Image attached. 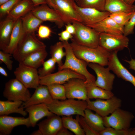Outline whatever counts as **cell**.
<instances>
[{
    "label": "cell",
    "instance_id": "60d3db41",
    "mask_svg": "<svg viewBox=\"0 0 135 135\" xmlns=\"http://www.w3.org/2000/svg\"><path fill=\"white\" fill-rule=\"evenodd\" d=\"M135 26V11L128 22L124 27L123 35L127 36L133 34Z\"/></svg>",
    "mask_w": 135,
    "mask_h": 135
},
{
    "label": "cell",
    "instance_id": "836d02e7",
    "mask_svg": "<svg viewBox=\"0 0 135 135\" xmlns=\"http://www.w3.org/2000/svg\"><path fill=\"white\" fill-rule=\"evenodd\" d=\"M47 86L54 100H63L66 99V90L64 84H54Z\"/></svg>",
    "mask_w": 135,
    "mask_h": 135
},
{
    "label": "cell",
    "instance_id": "8992f818",
    "mask_svg": "<svg viewBox=\"0 0 135 135\" xmlns=\"http://www.w3.org/2000/svg\"><path fill=\"white\" fill-rule=\"evenodd\" d=\"M103 117L106 127H111L118 130H128L130 128L134 116L131 112L118 108L109 116Z\"/></svg>",
    "mask_w": 135,
    "mask_h": 135
},
{
    "label": "cell",
    "instance_id": "277c9868",
    "mask_svg": "<svg viewBox=\"0 0 135 135\" xmlns=\"http://www.w3.org/2000/svg\"><path fill=\"white\" fill-rule=\"evenodd\" d=\"M46 47L45 44L37 38L35 32L24 33L12 54L15 60L21 63L30 54Z\"/></svg>",
    "mask_w": 135,
    "mask_h": 135
},
{
    "label": "cell",
    "instance_id": "11a10c76",
    "mask_svg": "<svg viewBox=\"0 0 135 135\" xmlns=\"http://www.w3.org/2000/svg\"><path fill=\"white\" fill-rule=\"evenodd\" d=\"M10 0H0V5Z\"/></svg>",
    "mask_w": 135,
    "mask_h": 135
},
{
    "label": "cell",
    "instance_id": "5bb4252c",
    "mask_svg": "<svg viewBox=\"0 0 135 135\" xmlns=\"http://www.w3.org/2000/svg\"><path fill=\"white\" fill-rule=\"evenodd\" d=\"M85 81L82 79L73 78L64 84L66 98L86 101L88 98Z\"/></svg>",
    "mask_w": 135,
    "mask_h": 135
},
{
    "label": "cell",
    "instance_id": "e0dca14e",
    "mask_svg": "<svg viewBox=\"0 0 135 135\" xmlns=\"http://www.w3.org/2000/svg\"><path fill=\"white\" fill-rule=\"evenodd\" d=\"M118 52L110 53L108 67L118 78L130 82L135 87V77L125 67L120 61L117 56Z\"/></svg>",
    "mask_w": 135,
    "mask_h": 135
},
{
    "label": "cell",
    "instance_id": "4fadbf2b",
    "mask_svg": "<svg viewBox=\"0 0 135 135\" xmlns=\"http://www.w3.org/2000/svg\"><path fill=\"white\" fill-rule=\"evenodd\" d=\"M79 78L86 80L82 75L68 69H64L53 74L40 78V84L48 86L54 84H64L70 79Z\"/></svg>",
    "mask_w": 135,
    "mask_h": 135
},
{
    "label": "cell",
    "instance_id": "ffe728a7",
    "mask_svg": "<svg viewBox=\"0 0 135 135\" xmlns=\"http://www.w3.org/2000/svg\"><path fill=\"white\" fill-rule=\"evenodd\" d=\"M38 125L42 135H56L63 126L62 118L55 114L47 117Z\"/></svg>",
    "mask_w": 135,
    "mask_h": 135
},
{
    "label": "cell",
    "instance_id": "c3c4849f",
    "mask_svg": "<svg viewBox=\"0 0 135 135\" xmlns=\"http://www.w3.org/2000/svg\"><path fill=\"white\" fill-rule=\"evenodd\" d=\"M34 5V7L37 6L41 4H47L46 0H31Z\"/></svg>",
    "mask_w": 135,
    "mask_h": 135
},
{
    "label": "cell",
    "instance_id": "44dd1931",
    "mask_svg": "<svg viewBox=\"0 0 135 135\" xmlns=\"http://www.w3.org/2000/svg\"><path fill=\"white\" fill-rule=\"evenodd\" d=\"M99 33H105L116 35L123 34L124 28L117 23L109 16L94 24L88 26Z\"/></svg>",
    "mask_w": 135,
    "mask_h": 135
},
{
    "label": "cell",
    "instance_id": "b9f144b4",
    "mask_svg": "<svg viewBox=\"0 0 135 135\" xmlns=\"http://www.w3.org/2000/svg\"><path fill=\"white\" fill-rule=\"evenodd\" d=\"M12 55V54L5 52L2 50L0 51V63H4L8 69L10 70H12V68L13 61L10 60L11 56Z\"/></svg>",
    "mask_w": 135,
    "mask_h": 135
},
{
    "label": "cell",
    "instance_id": "ba28073f",
    "mask_svg": "<svg viewBox=\"0 0 135 135\" xmlns=\"http://www.w3.org/2000/svg\"><path fill=\"white\" fill-rule=\"evenodd\" d=\"M54 5V9L60 15L65 24L74 22H82L80 16L76 8L74 0H51Z\"/></svg>",
    "mask_w": 135,
    "mask_h": 135
},
{
    "label": "cell",
    "instance_id": "8d00e7d4",
    "mask_svg": "<svg viewBox=\"0 0 135 135\" xmlns=\"http://www.w3.org/2000/svg\"><path fill=\"white\" fill-rule=\"evenodd\" d=\"M56 63V61L52 58L44 61L42 64V67L38 70L40 78L52 74L55 68Z\"/></svg>",
    "mask_w": 135,
    "mask_h": 135
},
{
    "label": "cell",
    "instance_id": "9a60e30c",
    "mask_svg": "<svg viewBox=\"0 0 135 135\" xmlns=\"http://www.w3.org/2000/svg\"><path fill=\"white\" fill-rule=\"evenodd\" d=\"M31 12L43 22L48 21L54 23L59 28H62L65 24L59 14L47 4L35 7Z\"/></svg>",
    "mask_w": 135,
    "mask_h": 135
},
{
    "label": "cell",
    "instance_id": "7a4b0ae2",
    "mask_svg": "<svg viewBox=\"0 0 135 135\" xmlns=\"http://www.w3.org/2000/svg\"><path fill=\"white\" fill-rule=\"evenodd\" d=\"M47 106L52 113L59 116L79 115L84 117V110L87 108L86 101L68 98L63 100H54Z\"/></svg>",
    "mask_w": 135,
    "mask_h": 135
},
{
    "label": "cell",
    "instance_id": "d6986e66",
    "mask_svg": "<svg viewBox=\"0 0 135 135\" xmlns=\"http://www.w3.org/2000/svg\"><path fill=\"white\" fill-rule=\"evenodd\" d=\"M35 89L30 98L26 102H23L21 107L25 108L31 105L42 103L48 105L54 100L47 86L40 84Z\"/></svg>",
    "mask_w": 135,
    "mask_h": 135
},
{
    "label": "cell",
    "instance_id": "cb8c5ba5",
    "mask_svg": "<svg viewBox=\"0 0 135 135\" xmlns=\"http://www.w3.org/2000/svg\"><path fill=\"white\" fill-rule=\"evenodd\" d=\"M34 7L31 0H21L15 5L7 17L17 20L31 11Z\"/></svg>",
    "mask_w": 135,
    "mask_h": 135
},
{
    "label": "cell",
    "instance_id": "ac0fdd59",
    "mask_svg": "<svg viewBox=\"0 0 135 135\" xmlns=\"http://www.w3.org/2000/svg\"><path fill=\"white\" fill-rule=\"evenodd\" d=\"M24 125L27 128L31 126L29 118L14 117L8 115L0 116V134L9 135L14 128L20 125Z\"/></svg>",
    "mask_w": 135,
    "mask_h": 135
},
{
    "label": "cell",
    "instance_id": "e575fe53",
    "mask_svg": "<svg viewBox=\"0 0 135 135\" xmlns=\"http://www.w3.org/2000/svg\"><path fill=\"white\" fill-rule=\"evenodd\" d=\"M106 0H77V5L81 8H90L101 11H106L105 5Z\"/></svg>",
    "mask_w": 135,
    "mask_h": 135
},
{
    "label": "cell",
    "instance_id": "603a6c76",
    "mask_svg": "<svg viewBox=\"0 0 135 135\" xmlns=\"http://www.w3.org/2000/svg\"><path fill=\"white\" fill-rule=\"evenodd\" d=\"M17 20L6 17L0 22V49L4 52L8 47L14 24Z\"/></svg>",
    "mask_w": 135,
    "mask_h": 135
},
{
    "label": "cell",
    "instance_id": "bcb514c9",
    "mask_svg": "<svg viewBox=\"0 0 135 135\" xmlns=\"http://www.w3.org/2000/svg\"><path fill=\"white\" fill-rule=\"evenodd\" d=\"M67 128L62 127L59 130L56 135H72L73 134L69 131Z\"/></svg>",
    "mask_w": 135,
    "mask_h": 135
},
{
    "label": "cell",
    "instance_id": "681fc988",
    "mask_svg": "<svg viewBox=\"0 0 135 135\" xmlns=\"http://www.w3.org/2000/svg\"><path fill=\"white\" fill-rule=\"evenodd\" d=\"M0 73L5 76L7 77L8 74L6 70L2 67L0 66Z\"/></svg>",
    "mask_w": 135,
    "mask_h": 135
},
{
    "label": "cell",
    "instance_id": "f1b7e54d",
    "mask_svg": "<svg viewBox=\"0 0 135 135\" xmlns=\"http://www.w3.org/2000/svg\"><path fill=\"white\" fill-rule=\"evenodd\" d=\"M84 112V118L85 121L94 130L99 133L106 128L102 117L96 113H94L87 108L85 110Z\"/></svg>",
    "mask_w": 135,
    "mask_h": 135
},
{
    "label": "cell",
    "instance_id": "52a82bcc",
    "mask_svg": "<svg viewBox=\"0 0 135 135\" xmlns=\"http://www.w3.org/2000/svg\"><path fill=\"white\" fill-rule=\"evenodd\" d=\"M3 95L8 100L23 102L27 101L31 96L28 88L16 78L6 83Z\"/></svg>",
    "mask_w": 135,
    "mask_h": 135
},
{
    "label": "cell",
    "instance_id": "484cf974",
    "mask_svg": "<svg viewBox=\"0 0 135 135\" xmlns=\"http://www.w3.org/2000/svg\"><path fill=\"white\" fill-rule=\"evenodd\" d=\"M47 55L46 48L41 49L29 54L21 63L27 66L37 69L42 65Z\"/></svg>",
    "mask_w": 135,
    "mask_h": 135
},
{
    "label": "cell",
    "instance_id": "7dc6e473",
    "mask_svg": "<svg viewBox=\"0 0 135 135\" xmlns=\"http://www.w3.org/2000/svg\"><path fill=\"white\" fill-rule=\"evenodd\" d=\"M125 62H127L129 64V68L130 69H132L135 71V59L131 58L130 60H124Z\"/></svg>",
    "mask_w": 135,
    "mask_h": 135
},
{
    "label": "cell",
    "instance_id": "816d5d0a",
    "mask_svg": "<svg viewBox=\"0 0 135 135\" xmlns=\"http://www.w3.org/2000/svg\"><path fill=\"white\" fill-rule=\"evenodd\" d=\"M128 135H135V128L129 129Z\"/></svg>",
    "mask_w": 135,
    "mask_h": 135
},
{
    "label": "cell",
    "instance_id": "ab89813d",
    "mask_svg": "<svg viewBox=\"0 0 135 135\" xmlns=\"http://www.w3.org/2000/svg\"><path fill=\"white\" fill-rule=\"evenodd\" d=\"M78 120L81 127L86 135H99L98 132L92 129L87 124L83 116L78 115Z\"/></svg>",
    "mask_w": 135,
    "mask_h": 135
},
{
    "label": "cell",
    "instance_id": "7c38bea8",
    "mask_svg": "<svg viewBox=\"0 0 135 135\" xmlns=\"http://www.w3.org/2000/svg\"><path fill=\"white\" fill-rule=\"evenodd\" d=\"M88 66L96 74L97 78L94 82L95 85L104 90L111 91L115 76L110 72L109 68L108 67L105 68L95 63H89Z\"/></svg>",
    "mask_w": 135,
    "mask_h": 135
},
{
    "label": "cell",
    "instance_id": "3957f363",
    "mask_svg": "<svg viewBox=\"0 0 135 135\" xmlns=\"http://www.w3.org/2000/svg\"><path fill=\"white\" fill-rule=\"evenodd\" d=\"M63 42L66 53V59L58 70L64 69H70L84 76L86 78V84L94 83L96 80L95 77L90 73L87 69L88 63L76 56L68 41Z\"/></svg>",
    "mask_w": 135,
    "mask_h": 135
},
{
    "label": "cell",
    "instance_id": "d4e9b609",
    "mask_svg": "<svg viewBox=\"0 0 135 135\" xmlns=\"http://www.w3.org/2000/svg\"><path fill=\"white\" fill-rule=\"evenodd\" d=\"M23 102L22 101H0V115H8L16 113L24 116H26L27 112L21 107Z\"/></svg>",
    "mask_w": 135,
    "mask_h": 135
},
{
    "label": "cell",
    "instance_id": "7bdbcfd3",
    "mask_svg": "<svg viewBox=\"0 0 135 135\" xmlns=\"http://www.w3.org/2000/svg\"><path fill=\"white\" fill-rule=\"evenodd\" d=\"M52 33V30L48 26L44 25H40L38 29V36L42 39L49 38Z\"/></svg>",
    "mask_w": 135,
    "mask_h": 135
},
{
    "label": "cell",
    "instance_id": "d590c367",
    "mask_svg": "<svg viewBox=\"0 0 135 135\" xmlns=\"http://www.w3.org/2000/svg\"><path fill=\"white\" fill-rule=\"evenodd\" d=\"M134 12H118L110 13L109 16L118 24L124 27L128 22Z\"/></svg>",
    "mask_w": 135,
    "mask_h": 135
},
{
    "label": "cell",
    "instance_id": "5b68a950",
    "mask_svg": "<svg viewBox=\"0 0 135 135\" xmlns=\"http://www.w3.org/2000/svg\"><path fill=\"white\" fill-rule=\"evenodd\" d=\"M72 23L76 28L73 40L80 45L92 48L99 46L100 33L81 22H74Z\"/></svg>",
    "mask_w": 135,
    "mask_h": 135
},
{
    "label": "cell",
    "instance_id": "f5cc1de1",
    "mask_svg": "<svg viewBox=\"0 0 135 135\" xmlns=\"http://www.w3.org/2000/svg\"><path fill=\"white\" fill-rule=\"evenodd\" d=\"M47 4L51 8H53L54 5L51 0H46Z\"/></svg>",
    "mask_w": 135,
    "mask_h": 135
},
{
    "label": "cell",
    "instance_id": "2e32d148",
    "mask_svg": "<svg viewBox=\"0 0 135 135\" xmlns=\"http://www.w3.org/2000/svg\"><path fill=\"white\" fill-rule=\"evenodd\" d=\"M77 10L82 19V23L88 26L100 22L109 16L110 13L107 11H101L90 8H81L76 5Z\"/></svg>",
    "mask_w": 135,
    "mask_h": 135
},
{
    "label": "cell",
    "instance_id": "8fae6325",
    "mask_svg": "<svg viewBox=\"0 0 135 135\" xmlns=\"http://www.w3.org/2000/svg\"><path fill=\"white\" fill-rule=\"evenodd\" d=\"M14 74L16 78L28 88L36 89L40 84V78L37 69L20 63Z\"/></svg>",
    "mask_w": 135,
    "mask_h": 135
},
{
    "label": "cell",
    "instance_id": "4dcf8cb0",
    "mask_svg": "<svg viewBox=\"0 0 135 135\" xmlns=\"http://www.w3.org/2000/svg\"><path fill=\"white\" fill-rule=\"evenodd\" d=\"M88 98L108 99L114 96L111 91L107 90L96 86L94 83L86 84Z\"/></svg>",
    "mask_w": 135,
    "mask_h": 135
},
{
    "label": "cell",
    "instance_id": "ee69618b",
    "mask_svg": "<svg viewBox=\"0 0 135 135\" xmlns=\"http://www.w3.org/2000/svg\"><path fill=\"white\" fill-rule=\"evenodd\" d=\"M58 35L59 40L62 42L68 41L69 39H71L73 38V36L66 30L59 33Z\"/></svg>",
    "mask_w": 135,
    "mask_h": 135
},
{
    "label": "cell",
    "instance_id": "db71d44e",
    "mask_svg": "<svg viewBox=\"0 0 135 135\" xmlns=\"http://www.w3.org/2000/svg\"><path fill=\"white\" fill-rule=\"evenodd\" d=\"M127 4L130 5L133 4L135 0H124Z\"/></svg>",
    "mask_w": 135,
    "mask_h": 135
},
{
    "label": "cell",
    "instance_id": "f35d334b",
    "mask_svg": "<svg viewBox=\"0 0 135 135\" xmlns=\"http://www.w3.org/2000/svg\"><path fill=\"white\" fill-rule=\"evenodd\" d=\"M129 129L118 130L111 127H106L99 133V135H128Z\"/></svg>",
    "mask_w": 135,
    "mask_h": 135
},
{
    "label": "cell",
    "instance_id": "4316f807",
    "mask_svg": "<svg viewBox=\"0 0 135 135\" xmlns=\"http://www.w3.org/2000/svg\"><path fill=\"white\" fill-rule=\"evenodd\" d=\"M24 34L20 18L17 20L14 24L9 44L4 52L12 54Z\"/></svg>",
    "mask_w": 135,
    "mask_h": 135
},
{
    "label": "cell",
    "instance_id": "d6a6232c",
    "mask_svg": "<svg viewBox=\"0 0 135 135\" xmlns=\"http://www.w3.org/2000/svg\"><path fill=\"white\" fill-rule=\"evenodd\" d=\"M64 48V43L61 41L56 42L50 47L51 58L56 61L58 66V69L62 66L63 64L62 60L66 55L65 52H64L63 50Z\"/></svg>",
    "mask_w": 135,
    "mask_h": 135
},
{
    "label": "cell",
    "instance_id": "1f68e13d",
    "mask_svg": "<svg viewBox=\"0 0 135 135\" xmlns=\"http://www.w3.org/2000/svg\"><path fill=\"white\" fill-rule=\"evenodd\" d=\"M78 115L76 119L72 116H63L62 119L63 126L76 135H84L85 132L80 124L78 120Z\"/></svg>",
    "mask_w": 135,
    "mask_h": 135
},
{
    "label": "cell",
    "instance_id": "7402d4cb",
    "mask_svg": "<svg viewBox=\"0 0 135 135\" xmlns=\"http://www.w3.org/2000/svg\"><path fill=\"white\" fill-rule=\"evenodd\" d=\"M29 114V118L31 126L34 127L37 122L43 118L52 115L54 114L49 110L47 105L42 103L32 105L25 108Z\"/></svg>",
    "mask_w": 135,
    "mask_h": 135
},
{
    "label": "cell",
    "instance_id": "74e56055",
    "mask_svg": "<svg viewBox=\"0 0 135 135\" xmlns=\"http://www.w3.org/2000/svg\"><path fill=\"white\" fill-rule=\"evenodd\" d=\"M21 0H10L0 5V18L7 15L15 5Z\"/></svg>",
    "mask_w": 135,
    "mask_h": 135
},
{
    "label": "cell",
    "instance_id": "9c48e42d",
    "mask_svg": "<svg viewBox=\"0 0 135 135\" xmlns=\"http://www.w3.org/2000/svg\"><path fill=\"white\" fill-rule=\"evenodd\" d=\"M87 108L95 112L102 117L111 114L117 109L120 108L122 100L114 96L112 98L104 100L97 99L94 101H91L88 99Z\"/></svg>",
    "mask_w": 135,
    "mask_h": 135
},
{
    "label": "cell",
    "instance_id": "30bf717a",
    "mask_svg": "<svg viewBox=\"0 0 135 135\" xmlns=\"http://www.w3.org/2000/svg\"><path fill=\"white\" fill-rule=\"evenodd\" d=\"M129 40L123 35H116L100 33L99 46L110 53L121 50L128 46Z\"/></svg>",
    "mask_w": 135,
    "mask_h": 135
},
{
    "label": "cell",
    "instance_id": "f6af8a7d",
    "mask_svg": "<svg viewBox=\"0 0 135 135\" xmlns=\"http://www.w3.org/2000/svg\"><path fill=\"white\" fill-rule=\"evenodd\" d=\"M65 26L66 30L73 36L74 34L76 32V28L72 23L67 24L65 25Z\"/></svg>",
    "mask_w": 135,
    "mask_h": 135
},
{
    "label": "cell",
    "instance_id": "f546056e",
    "mask_svg": "<svg viewBox=\"0 0 135 135\" xmlns=\"http://www.w3.org/2000/svg\"><path fill=\"white\" fill-rule=\"evenodd\" d=\"M20 18L24 33L35 32L43 22L31 11Z\"/></svg>",
    "mask_w": 135,
    "mask_h": 135
},
{
    "label": "cell",
    "instance_id": "83f0119b",
    "mask_svg": "<svg viewBox=\"0 0 135 135\" xmlns=\"http://www.w3.org/2000/svg\"><path fill=\"white\" fill-rule=\"evenodd\" d=\"M105 10L110 13L119 12H132L135 11V5L128 4L124 0H106Z\"/></svg>",
    "mask_w": 135,
    "mask_h": 135
},
{
    "label": "cell",
    "instance_id": "6da1fadb",
    "mask_svg": "<svg viewBox=\"0 0 135 135\" xmlns=\"http://www.w3.org/2000/svg\"><path fill=\"white\" fill-rule=\"evenodd\" d=\"M70 43L74 54L78 58L88 63H95L102 66H108L110 53L99 46L92 48L82 46L72 38Z\"/></svg>",
    "mask_w": 135,
    "mask_h": 135
},
{
    "label": "cell",
    "instance_id": "f907efd6",
    "mask_svg": "<svg viewBox=\"0 0 135 135\" xmlns=\"http://www.w3.org/2000/svg\"><path fill=\"white\" fill-rule=\"evenodd\" d=\"M31 135H42L40 131L38 129L33 132L31 134Z\"/></svg>",
    "mask_w": 135,
    "mask_h": 135
}]
</instances>
